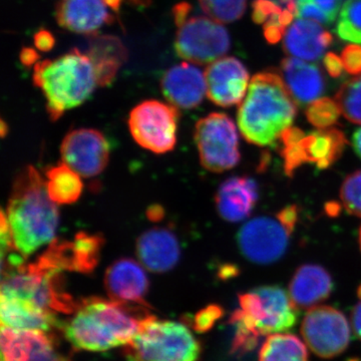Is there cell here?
I'll list each match as a JSON object with an SVG mask.
<instances>
[{
    "label": "cell",
    "instance_id": "cell-10",
    "mask_svg": "<svg viewBox=\"0 0 361 361\" xmlns=\"http://www.w3.org/2000/svg\"><path fill=\"white\" fill-rule=\"evenodd\" d=\"M195 141L202 166L211 172H225L239 163L238 133L225 114L213 113L201 118L195 129Z\"/></svg>",
    "mask_w": 361,
    "mask_h": 361
},
{
    "label": "cell",
    "instance_id": "cell-22",
    "mask_svg": "<svg viewBox=\"0 0 361 361\" xmlns=\"http://www.w3.org/2000/svg\"><path fill=\"white\" fill-rule=\"evenodd\" d=\"M332 42L331 33L325 32L319 23L298 18L285 32L283 49L289 56L317 61Z\"/></svg>",
    "mask_w": 361,
    "mask_h": 361
},
{
    "label": "cell",
    "instance_id": "cell-31",
    "mask_svg": "<svg viewBox=\"0 0 361 361\" xmlns=\"http://www.w3.org/2000/svg\"><path fill=\"white\" fill-rule=\"evenodd\" d=\"M336 33L345 42L361 44V0H346L339 14Z\"/></svg>",
    "mask_w": 361,
    "mask_h": 361
},
{
    "label": "cell",
    "instance_id": "cell-8",
    "mask_svg": "<svg viewBox=\"0 0 361 361\" xmlns=\"http://www.w3.org/2000/svg\"><path fill=\"white\" fill-rule=\"evenodd\" d=\"M284 170L291 177L303 164H314L318 169L329 168L338 160L346 146L341 130L329 128L305 135L298 128H289L280 137Z\"/></svg>",
    "mask_w": 361,
    "mask_h": 361
},
{
    "label": "cell",
    "instance_id": "cell-30",
    "mask_svg": "<svg viewBox=\"0 0 361 361\" xmlns=\"http://www.w3.org/2000/svg\"><path fill=\"white\" fill-rule=\"evenodd\" d=\"M253 6L254 23L257 25L267 26H277L286 30L291 25L294 18V14L287 9H282V7L273 0H255L252 4Z\"/></svg>",
    "mask_w": 361,
    "mask_h": 361
},
{
    "label": "cell",
    "instance_id": "cell-4",
    "mask_svg": "<svg viewBox=\"0 0 361 361\" xmlns=\"http://www.w3.org/2000/svg\"><path fill=\"white\" fill-rule=\"evenodd\" d=\"M33 84L44 92L52 121L84 104L99 85L92 59L77 49L58 59L37 63Z\"/></svg>",
    "mask_w": 361,
    "mask_h": 361
},
{
    "label": "cell",
    "instance_id": "cell-35",
    "mask_svg": "<svg viewBox=\"0 0 361 361\" xmlns=\"http://www.w3.org/2000/svg\"><path fill=\"white\" fill-rule=\"evenodd\" d=\"M341 198L349 214L361 217V170L349 175L344 180Z\"/></svg>",
    "mask_w": 361,
    "mask_h": 361
},
{
    "label": "cell",
    "instance_id": "cell-12",
    "mask_svg": "<svg viewBox=\"0 0 361 361\" xmlns=\"http://www.w3.org/2000/svg\"><path fill=\"white\" fill-rule=\"evenodd\" d=\"M301 334L314 355L334 358L348 348L350 326L343 313L331 306H314L306 312Z\"/></svg>",
    "mask_w": 361,
    "mask_h": 361
},
{
    "label": "cell",
    "instance_id": "cell-5",
    "mask_svg": "<svg viewBox=\"0 0 361 361\" xmlns=\"http://www.w3.org/2000/svg\"><path fill=\"white\" fill-rule=\"evenodd\" d=\"M123 353L127 361H198L201 344L183 323L149 314Z\"/></svg>",
    "mask_w": 361,
    "mask_h": 361
},
{
    "label": "cell",
    "instance_id": "cell-50",
    "mask_svg": "<svg viewBox=\"0 0 361 361\" xmlns=\"http://www.w3.org/2000/svg\"><path fill=\"white\" fill-rule=\"evenodd\" d=\"M357 295H358V297H360V301H361V285H360V287H358Z\"/></svg>",
    "mask_w": 361,
    "mask_h": 361
},
{
    "label": "cell",
    "instance_id": "cell-24",
    "mask_svg": "<svg viewBox=\"0 0 361 361\" xmlns=\"http://www.w3.org/2000/svg\"><path fill=\"white\" fill-rule=\"evenodd\" d=\"M334 290L329 272L318 265H303L297 269L289 285V295L297 310L314 307L326 300Z\"/></svg>",
    "mask_w": 361,
    "mask_h": 361
},
{
    "label": "cell",
    "instance_id": "cell-47",
    "mask_svg": "<svg viewBox=\"0 0 361 361\" xmlns=\"http://www.w3.org/2000/svg\"><path fill=\"white\" fill-rule=\"evenodd\" d=\"M106 2V6L113 9V11H118L120 8L122 0H104Z\"/></svg>",
    "mask_w": 361,
    "mask_h": 361
},
{
    "label": "cell",
    "instance_id": "cell-43",
    "mask_svg": "<svg viewBox=\"0 0 361 361\" xmlns=\"http://www.w3.org/2000/svg\"><path fill=\"white\" fill-rule=\"evenodd\" d=\"M39 59V54L32 49H23L20 54V59L25 66H32Z\"/></svg>",
    "mask_w": 361,
    "mask_h": 361
},
{
    "label": "cell",
    "instance_id": "cell-51",
    "mask_svg": "<svg viewBox=\"0 0 361 361\" xmlns=\"http://www.w3.org/2000/svg\"><path fill=\"white\" fill-rule=\"evenodd\" d=\"M360 248H361V228L360 231Z\"/></svg>",
    "mask_w": 361,
    "mask_h": 361
},
{
    "label": "cell",
    "instance_id": "cell-20",
    "mask_svg": "<svg viewBox=\"0 0 361 361\" xmlns=\"http://www.w3.org/2000/svg\"><path fill=\"white\" fill-rule=\"evenodd\" d=\"M108 8L104 0H61L56 7V20L70 32L92 35L111 23Z\"/></svg>",
    "mask_w": 361,
    "mask_h": 361
},
{
    "label": "cell",
    "instance_id": "cell-48",
    "mask_svg": "<svg viewBox=\"0 0 361 361\" xmlns=\"http://www.w3.org/2000/svg\"><path fill=\"white\" fill-rule=\"evenodd\" d=\"M149 217L151 218L152 220H156V217H158L159 219H160L161 209H153V210H152V214H149Z\"/></svg>",
    "mask_w": 361,
    "mask_h": 361
},
{
    "label": "cell",
    "instance_id": "cell-40",
    "mask_svg": "<svg viewBox=\"0 0 361 361\" xmlns=\"http://www.w3.org/2000/svg\"><path fill=\"white\" fill-rule=\"evenodd\" d=\"M276 217L289 232H293L294 227H295L297 223V218H298L297 207L289 206L282 209V210L277 214Z\"/></svg>",
    "mask_w": 361,
    "mask_h": 361
},
{
    "label": "cell",
    "instance_id": "cell-29",
    "mask_svg": "<svg viewBox=\"0 0 361 361\" xmlns=\"http://www.w3.org/2000/svg\"><path fill=\"white\" fill-rule=\"evenodd\" d=\"M342 0H298L296 18L329 25L336 20Z\"/></svg>",
    "mask_w": 361,
    "mask_h": 361
},
{
    "label": "cell",
    "instance_id": "cell-9",
    "mask_svg": "<svg viewBox=\"0 0 361 361\" xmlns=\"http://www.w3.org/2000/svg\"><path fill=\"white\" fill-rule=\"evenodd\" d=\"M175 18L178 26L175 49L178 56L196 65L218 61L230 49L227 30L220 23L204 16Z\"/></svg>",
    "mask_w": 361,
    "mask_h": 361
},
{
    "label": "cell",
    "instance_id": "cell-42",
    "mask_svg": "<svg viewBox=\"0 0 361 361\" xmlns=\"http://www.w3.org/2000/svg\"><path fill=\"white\" fill-rule=\"evenodd\" d=\"M351 324L355 336L361 341V301L353 308L351 313Z\"/></svg>",
    "mask_w": 361,
    "mask_h": 361
},
{
    "label": "cell",
    "instance_id": "cell-18",
    "mask_svg": "<svg viewBox=\"0 0 361 361\" xmlns=\"http://www.w3.org/2000/svg\"><path fill=\"white\" fill-rule=\"evenodd\" d=\"M161 92L176 108H196L207 94L205 73L188 63L173 66L163 75Z\"/></svg>",
    "mask_w": 361,
    "mask_h": 361
},
{
    "label": "cell",
    "instance_id": "cell-41",
    "mask_svg": "<svg viewBox=\"0 0 361 361\" xmlns=\"http://www.w3.org/2000/svg\"><path fill=\"white\" fill-rule=\"evenodd\" d=\"M35 47H37L39 51H49L54 47L56 39L52 37L51 32L42 30H39V32L35 35Z\"/></svg>",
    "mask_w": 361,
    "mask_h": 361
},
{
    "label": "cell",
    "instance_id": "cell-33",
    "mask_svg": "<svg viewBox=\"0 0 361 361\" xmlns=\"http://www.w3.org/2000/svg\"><path fill=\"white\" fill-rule=\"evenodd\" d=\"M204 13L220 23H229L242 18L246 0H199Z\"/></svg>",
    "mask_w": 361,
    "mask_h": 361
},
{
    "label": "cell",
    "instance_id": "cell-39",
    "mask_svg": "<svg viewBox=\"0 0 361 361\" xmlns=\"http://www.w3.org/2000/svg\"><path fill=\"white\" fill-rule=\"evenodd\" d=\"M323 63H324L325 68H326L327 73H329L330 77L337 78L341 77L343 73V61L342 59L336 56L334 52H329L323 59Z\"/></svg>",
    "mask_w": 361,
    "mask_h": 361
},
{
    "label": "cell",
    "instance_id": "cell-44",
    "mask_svg": "<svg viewBox=\"0 0 361 361\" xmlns=\"http://www.w3.org/2000/svg\"><path fill=\"white\" fill-rule=\"evenodd\" d=\"M353 148H355L356 154L361 158V128L353 135Z\"/></svg>",
    "mask_w": 361,
    "mask_h": 361
},
{
    "label": "cell",
    "instance_id": "cell-25",
    "mask_svg": "<svg viewBox=\"0 0 361 361\" xmlns=\"http://www.w3.org/2000/svg\"><path fill=\"white\" fill-rule=\"evenodd\" d=\"M257 200V184L248 177L225 180L216 196L218 212L229 222H239L248 217Z\"/></svg>",
    "mask_w": 361,
    "mask_h": 361
},
{
    "label": "cell",
    "instance_id": "cell-2",
    "mask_svg": "<svg viewBox=\"0 0 361 361\" xmlns=\"http://www.w3.org/2000/svg\"><path fill=\"white\" fill-rule=\"evenodd\" d=\"M6 216L14 249L27 258L51 243L59 225L58 204L49 198L37 169L26 167L16 177Z\"/></svg>",
    "mask_w": 361,
    "mask_h": 361
},
{
    "label": "cell",
    "instance_id": "cell-1",
    "mask_svg": "<svg viewBox=\"0 0 361 361\" xmlns=\"http://www.w3.org/2000/svg\"><path fill=\"white\" fill-rule=\"evenodd\" d=\"M73 317L63 323L66 338L78 350L101 353L127 345L149 315L146 306L90 297L78 303Z\"/></svg>",
    "mask_w": 361,
    "mask_h": 361
},
{
    "label": "cell",
    "instance_id": "cell-21",
    "mask_svg": "<svg viewBox=\"0 0 361 361\" xmlns=\"http://www.w3.org/2000/svg\"><path fill=\"white\" fill-rule=\"evenodd\" d=\"M0 316L1 326L11 329L37 330L49 334L56 327H63L56 313L16 297L1 295Z\"/></svg>",
    "mask_w": 361,
    "mask_h": 361
},
{
    "label": "cell",
    "instance_id": "cell-13",
    "mask_svg": "<svg viewBox=\"0 0 361 361\" xmlns=\"http://www.w3.org/2000/svg\"><path fill=\"white\" fill-rule=\"evenodd\" d=\"M290 234L277 217L255 218L240 229L239 248L251 262L271 264L284 255Z\"/></svg>",
    "mask_w": 361,
    "mask_h": 361
},
{
    "label": "cell",
    "instance_id": "cell-16",
    "mask_svg": "<svg viewBox=\"0 0 361 361\" xmlns=\"http://www.w3.org/2000/svg\"><path fill=\"white\" fill-rule=\"evenodd\" d=\"M1 361H71L44 331L1 326Z\"/></svg>",
    "mask_w": 361,
    "mask_h": 361
},
{
    "label": "cell",
    "instance_id": "cell-46",
    "mask_svg": "<svg viewBox=\"0 0 361 361\" xmlns=\"http://www.w3.org/2000/svg\"><path fill=\"white\" fill-rule=\"evenodd\" d=\"M237 274V271L234 269V267H226L224 269L221 271L220 275L223 279H226V278L233 277L234 275Z\"/></svg>",
    "mask_w": 361,
    "mask_h": 361
},
{
    "label": "cell",
    "instance_id": "cell-28",
    "mask_svg": "<svg viewBox=\"0 0 361 361\" xmlns=\"http://www.w3.org/2000/svg\"><path fill=\"white\" fill-rule=\"evenodd\" d=\"M259 361H310L307 348L290 334H271L259 353Z\"/></svg>",
    "mask_w": 361,
    "mask_h": 361
},
{
    "label": "cell",
    "instance_id": "cell-11",
    "mask_svg": "<svg viewBox=\"0 0 361 361\" xmlns=\"http://www.w3.org/2000/svg\"><path fill=\"white\" fill-rule=\"evenodd\" d=\"M179 111L173 104L145 101L130 111V134L137 145L152 153L172 151L177 142Z\"/></svg>",
    "mask_w": 361,
    "mask_h": 361
},
{
    "label": "cell",
    "instance_id": "cell-36",
    "mask_svg": "<svg viewBox=\"0 0 361 361\" xmlns=\"http://www.w3.org/2000/svg\"><path fill=\"white\" fill-rule=\"evenodd\" d=\"M230 324L234 325L235 334L233 338L231 353L234 355H244L257 348L260 334L247 327L240 320L230 318Z\"/></svg>",
    "mask_w": 361,
    "mask_h": 361
},
{
    "label": "cell",
    "instance_id": "cell-6",
    "mask_svg": "<svg viewBox=\"0 0 361 361\" xmlns=\"http://www.w3.org/2000/svg\"><path fill=\"white\" fill-rule=\"evenodd\" d=\"M61 271L51 269L37 259L16 269L2 272L1 295L30 301L54 313L71 314L78 307L73 297L63 290Z\"/></svg>",
    "mask_w": 361,
    "mask_h": 361
},
{
    "label": "cell",
    "instance_id": "cell-15",
    "mask_svg": "<svg viewBox=\"0 0 361 361\" xmlns=\"http://www.w3.org/2000/svg\"><path fill=\"white\" fill-rule=\"evenodd\" d=\"M207 96L217 106L229 108L241 104L248 89L249 73L239 59L223 58L205 71Z\"/></svg>",
    "mask_w": 361,
    "mask_h": 361
},
{
    "label": "cell",
    "instance_id": "cell-23",
    "mask_svg": "<svg viewBox=\"0 0 361 361\" xmlns=\"http://www.w3.org/2000/svg\"><path fill=\"white\" fill-rule=\"evenodd\" d=\"M281 68L285 85L297 104L307 106L322 96L325 82L317 66L287 58L282 61Z\"/></svg>",
    "mask_w": 361,
    "mask_h": 361
},
{
    "label": "cell",
    "instance_id": "cell-17",
    "mask_svg": "<svg viewBox=\"0 0 361 361\" xmlns=\"http://www.w3.org/2000/svg\"><path fill=\"white\" fill-rule=\"evenodd\" d=\"M104 287L111 300L149 306L145 300L148 276L141 264L133 259L123 258L113 263L106 270Z\"/></svg>",
    "mask_w": 361,
    "mask_h": 361
},
{
    "label": "cell",
    "instance_id": "cell-19",
    "mask_svg": "<svg viewBox=\"0 0 361 361\" xmlns=\"http://www.w3.org/2000/svg\"><path fill=\"white\" fill-rule=\"evenodd\" d=\"M137 255L142 266L151 272H168L179 261V242L169 230L155 228L139 237Z\"/></svg>",
    "mask_w": 361,
    "mask_h": 361
},
{
    "label": "cell",
    "instance_id": "cell-27",
    "mask_svg": "<svg viewBox=\"0 0 361 361\" xmlns=\"http://www.w3.org/2000/svg\"><path fill=\"white\" fill-rule=\"evenodd\" d=\"M45 177L47 194L58 205L75 203L82 196L84 189L82 176L63 161L49 168Z\"/></svg>",
    "mask_w": 361,
    "mask_h": 361
},
{
    "label": "cell",
    "instance_id": "cell-14",
    "mask_svg": "<svg viewBox=\"0 0 361 361\" xmlns=\"http://www.w3.org/2000/svg\"><path fill=\"white\" fill-rule=\"evenodd\" d=\"M61 159L84 178L101 174L110 159V146L101 132L92 129L71 130L61 147Z\"/></svg>",
    "mask_w": 361,
    "mask_h": 361
},
{
    "label": "cell",
    "instance_id": "cell-3",
    "mask_svg": "<svg viewBox=\"0 0 361 361\" xmlns=\"http://www.w3.org/2000/svg\"><path fill=\"white\" fill-rule=\"evenodd\" d=\"M296 113V102L281 77L274 71L259 73L252 78L239 106L240 133L256 146H275L291 127Z\"/></svg>",
    "mask_w": 361,
    "mask_h": 361
},
{
    "label": "cell",
    "instance_id": "cell-26",
    "mask_svg": "<svg viewBox=\"0 0 361 361\" xmlns=\"http://www.w3.org/2000/svg\"><path fill=\"white\" fill-rule=\"evenodd\" d=\"M87 56L94 63L99 85H106L127 59V51L120 39L102 37L92 40Z\"/></svg>",
    "mask_w": 361,
    "mask_h": 361
},
{
    "label": "cell",
    "instance_id": "cell-37",
    "mask_svg": "<svg viewBox=\"0 0 361 361\" xmlns=\"http://www.w3.org/2000/svg\"><path fill=\"white\" fill-rule=\"evenodd\" d=\"M223 314H224V310L221 306L216 305V304L207 306L195 316L193 323L195 331L199 332V334L209 331L216 322L222 317Z\"/></svg>",
    "mask_w": 361,
    "mask_h": 361
},
{
    "label": "cell",
    "instance_id": "cell-7",
    "mask_svg": "<svg viewBox=\"0 0 361 361\" xmlns=\"http://www.w3.org/2000/svg\"><path fill=\"white\" fill-rule=\"evenodd\" d=\"M239 304L233 316L261 336L288 331L298 319V310L282 287H258L239 295Z\"/></svg>",
    "mask_w": 361,
    "mask_h": 361
},
{
    "label": "cell",
    "instance_id": "cell-38",
    "mask_svg": "<svg viewBox=\"0 0 361 361\" xmlns=\"http://www.w3.org/2000/svg\"><path fill=\"white\" fill-rule=\"evenodd\" d=\"M344 70L349 75H357L361 73V47L349 44L344 47L341 54Z\"/></svg>",
    "mask_w": 361,
    "mask_h": 361
},
{
    "label": "cell",
    "instance_id": "cell-49",
    "mask_svg": "<svg viewBox=\"0 0 361 361\" xmlns=\"http://www.w3.org/2000/svg\"><path fill=\"white\" fill-rule=\"evenodd\" d=\"M348 361H361V360H360V358L353 357V358H349V360H348Z\"/></svg>",
    "mask_w": 361,
    "mask_h": 361
},
{
    "label": "cell",
    "instance_id": "cell-32",
    "mask_svg": "<svg viewBox=\"0 0 361 361\" xmlns=\"http://www.w3.org/2000/svg\"><path fill=\"white\" fill-rule=\"evenodd\" d=\"M336 101L349 122L361 123V77L344 82L336 94Z\"/></svg>",
    "mask_w": 361,
    "mask_h": 361
},
{
    "label": "cell",
    "instance_id": "cell-45",
    "mask_svg": "<svg viewBox=\"0 0 361 361\" xmlns=\"http://www.w3.org/2000/svg\"><path fill=\"white\" fill-rule=\"evenodd\" d=\"M280 4H283L285 6V9L287 11H291L292 13H297V4L298 1L297 0H279Z\"/></svg>",
    "mask_w": 361,
    "mask_h": 361
},
{
    "label": "cell",
    "instance_id": "cell-34",
    "mask_svg": "<svg viewBox=\"0 0 361 361\" xmlns=\"http://www.w3.org/2000/svg\"><path fill=\"white\" fill-rule=\"evenodd\" d=\"M341 110L338 103L329 97L313 102L306 110V116L311 125L317 129H329L338 121Z\"/></svg>",
    "mask_w": 361,
    "mask_h": 361
}]
</instances>
